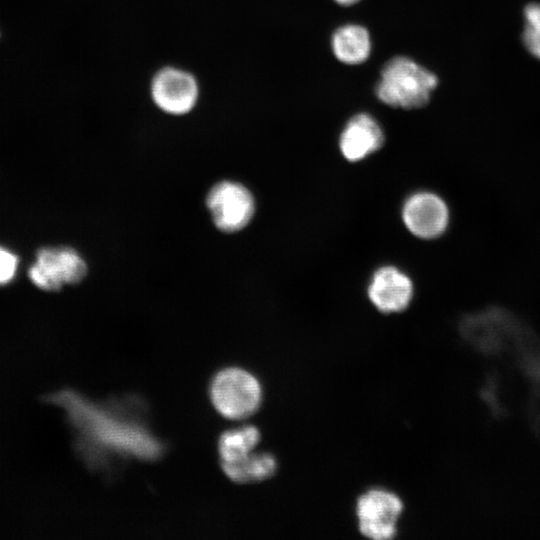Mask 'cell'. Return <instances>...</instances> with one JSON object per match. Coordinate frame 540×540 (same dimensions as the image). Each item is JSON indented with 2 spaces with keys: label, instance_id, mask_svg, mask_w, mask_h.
I'll return each mask as SVG.
<instances>
[{
  "label": "cell",
  "instance_id": "8fae6325",
  "mask_svg": "<svg viewBox=\"0 0 540 540\" xmlns=\"http://www.w3.org/2000/svg\"><path fill=\"white\" fill-rule=\"evenodd\" d=\"M332 50L335 57L345 64L363 63L371 52L370 34L360 25L342 26L332 36Z\"/></svg>",
  "mask_w": 540,
  "mask_h": 540
},
{
  "label": "cell",
  "instance_id": "6da1fadb",
  "mask_svg": "<svg viewBox=\"0 0 540 540\" xmlns=\"http://www.w3.org/2000/svg\"><path fill=\"white\" fill-rule=\"evenodd\" d=\"M46 401L61 407L78 437L82 453L93 450L150 460L162 452V445L134 419L108 407L98 406L76 392L61 390Z\"/></svg>",
  "mask_w": 540,
  "mask_h": 540
},
{
  "label": "cell",
  "instance_id": "9a60e30c",
  "mask_svg": "<svg viewBox=\"0 0 540 540\" xmlns=\"http://www.w3.org/2000/svg\"><path fill=\"white\" fill-rule=\"evenodd\" d=\"M18 266V257L10 250L0 246V285L11 282Z\"/></svg>",
  "mask_w": 540,
  "mask_h": 540
},
{
  "label": "cell",
  "instance_id": "8992f818",
  "mask_svg": "<svg viewBox=\"0 0 540 540\" xmlns=\"http://www.w3.org/2000/svg\"><path fill=\"white\" fill-rule=\"evenodd\" d=\"M206 205L215 226L233 233L245 228L255 213V200L247 187L238 182L221 181L207 194Z\"/></svg>",
  "mask_w": 540,
  "mask_h": 540
},
{
  "label": "cell",
  "instance_id": "52a82bcc",
  "mask_svg": "<svg viewBox=\"0 0 540 540\" xmlns=\"http://www.w3.org/2000/svg\"><path fill=\"white\" fill-rule=\"evenodd\" d=\"M401 217L405 228L413 236L422 240H433L446 232L450 222V210L440 195L422 190L405 199Z\"/></svg>",
  "mask_w": 540,
  "mask_h": 540
},
{
  "label": "cell",
  "instance_id": "3957f363",
  "mask_svg": "<svg viewBox=\"0 0 540 540\" xmlns=\"http://www.w3.org/2000/svg\"><path fill=\"white\" fill-rule=\"evenodd\" d=\"M210 397L222 416L242 420L259 409L262 387L252 373L239 367H229L214 376L210 385Z\"/></svg>",
  "mask_w": 540,
  "mask_h": 540
},
{
  "label": "cell",
  "instance_id": "277c9868",
  "mask_svg": "<svg viewBox=\"0 0 540 540\" xmlns=\"http://www.w3.org/2000/svg\"><path fill=\"white\" fill-rule=\"evenodd\" d=\"M359 532L371 540H391L398 532V521L404 511L402 499L384 488H371L356 501Z\"/></svg>",
  "mask_w": 540,
  "mask_h": 540
},
{
  "label": "cell",
  "instance_id": "ba28073f",
  "mask_svg": "<svg viewBox=\"0 0 540 540\" xmlns=\"http://www.w3.org/2000/svg\"><path fill=\"white\" fill-rule=\"evenodd\" d=\"M413 294L414 285L409 275L393 265L375 270L367 287L370 302L384 314L403 312L409 307Z\"/></svg>",
  "mask_w": 540,
  "mask_h": 540
},
{
  "label": "cell",
  "instance_id": "2e32d148",
  "mask_svg": "<svg viewBox=\"0 0 540 540\" xmlns=\"http://www.w3.org/2000/svg\"><path fill=\"white\" fill-rule=\"evenodd\" d=\"M337 4L343 5V6H350L353 4H356L360 0H334Z\"/></svg>",
  "mask_w": 540,
  "mask_h": 540
},
{
  "label": "cell",
  "instance_id": "5b68a950",
  "mask_svg": "<svg viewBox=\"0 0 540 540\" xmlns=\"http://www.w3.org/2000/svg\"><path fill=\"white\" fill-rule=\"evenodd\" d=\"M87 274V265L70 247H43L36 253L28 270L31 282L45 291H57L64 285L77 284Z\"/></svg>",
  "mask_w": 540,
  "mask_h": 540
},
{
  "label": "cell",
  "instance_id": "9c48e42d",
  "mask_svg": "<svg viewBox=\"0 0 540 540\" xmlns=\"http://www.w3.org/2000/svg\"><path fill=\"white\" fill-rule=\"evenodd\" d=\"M197 95L195 79L178 69H163L152 83L153 100L169 114L181 115L190 111L196 103Z\"/></svg>",
  "mask_w": 540,
  "mask_h": 540
},
{
  "label": "cell",
  "instance_id": "30bf717a",
  "mask_svg": "<svg viewBox=\"0 0 540 540\" xmlns=\"http://www.w3.org/2000/svg\"><path fill=\"white\" fill-rule=\"evenodd\" d=\"M385 137L379 123L367 113L348 120L339 137V149L349 162H359L378 151Z\"/></svg>",
  "mask_w": 540,
  "mask_h": 540
},
{
  "label": "cell",
  "instance_id": "5bb4252c",
  "mask_svg": "<svg viewBox=\"0 0 540 540\" xmlns=\"http://www.w3.org/2000/svg\"><path fill=\"white\" fill-rule=\"evenodd\" d=\"M524 16L523 43L526 49L540 60V4L527 5Z\"/></svg>",
  "mask_w": 540,
  "mask_h": 540
},
{
  "label": "cell",
  "instance_id": "7c38bea8",
  "mask_svg": "<svg viewBox=\"0 0 540 540\" xmlns=\"http://www.w3.org/2000/svg\"><path fill=\"white\" fill-rule=\"evenodd\" d=\"M224 473L236 483L247 484L267 480L277 471V460L268 452H253L234 463H221Z\"/></svg>",
  "mask_w": 540,
  "mask_h": 540
},
{
  "label": "cell",
  "instance_id": "4fadbf2b",
  "mask_svg": "<svg viewBox=\"0 0 540 540\" xmlns=\"http://www.w3.org/2000/svg\"><path fill=\"white\" fill-rule=\"evenodd\" d=\"M260 439V431L253 425L225 431L218 444L221 463H234L244 459L254 452Z\"/></svg>",
  "mask_w": 540,
  "mask_h": 540
},
{
  "label": "cell",
  "instance_id": "7a4b0ae2",
  "mask_svg": "<svg viewBox=\"0 0 540 540\" xmlns=\"http://www.w3.org/2000/svg\"><path fill=\"white\" fill-rule=\"evenodd\" d=\"M437 85L434 73L408 57L396 56L383 66L375 93L388 106L412 110L427 105Z\"/></svg>",
  "mask_w": 540,
  "mask_h": 540
}]
</instances>
